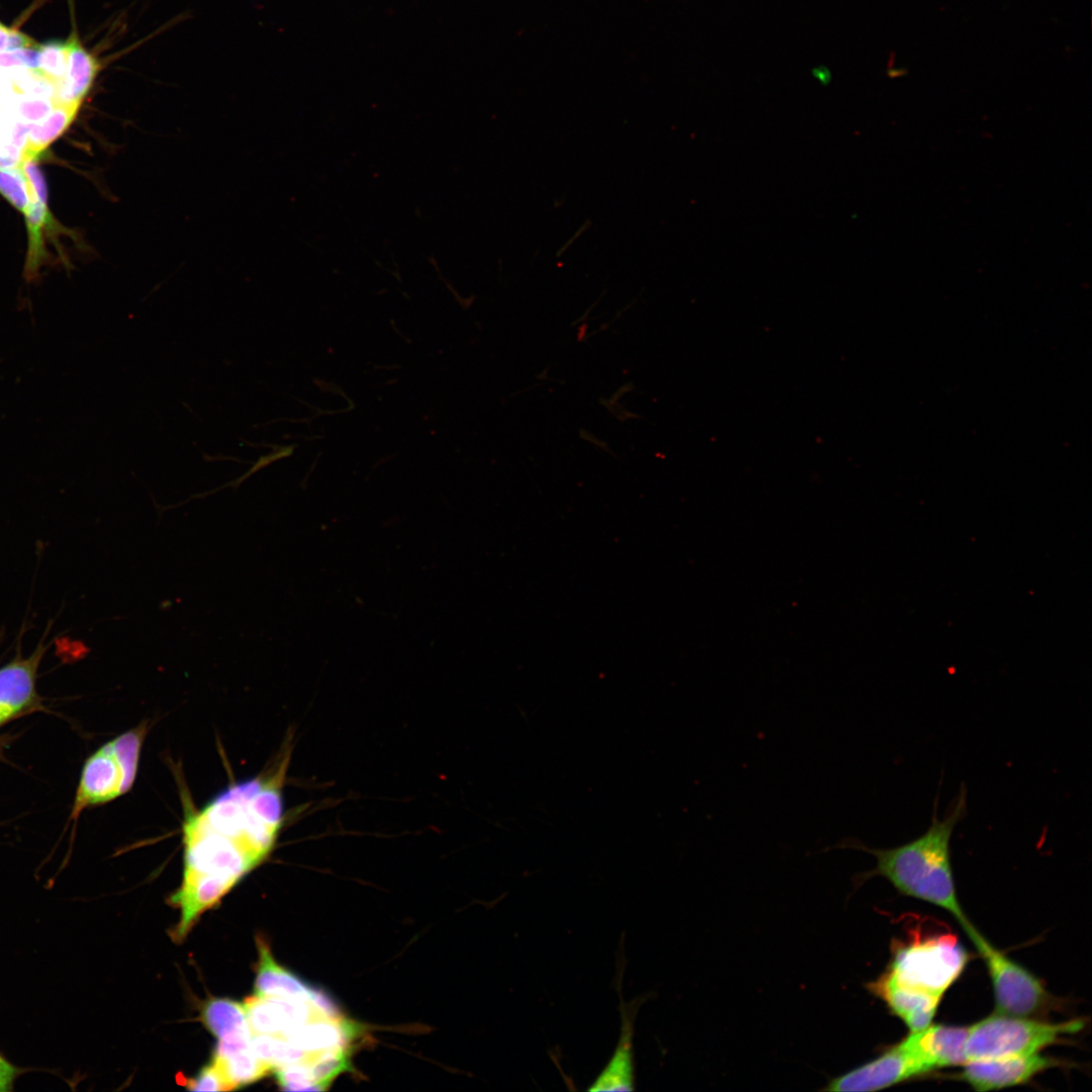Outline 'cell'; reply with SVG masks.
I'll return each instance as SVG.
<instances>
[{
  "label": "cell",
  "instance_id": "8",
  "mask_svg": "<svg viewBox=\"0 0 1092 1092\" xmlns=\"http://www.w3.org/2000/svg\"><path fill=\"white\" fill-rule=\"evenodd\" d=\"M1060 1063L1038 1053L997 1059L973 1060L964 1064L959 1078L977 1091L998 1090L1028 1082Z\"/></svg>",
  "mask_w": 1092,
  "mask_h": 1092
},
{
  "label": "cell",
  "instance_id": "13",
  "mask_svg": "<svg viewBox=\"0 0 1092 1092\" xmlns=\"http://www.w3.org/2000/svg\"><path fill=\"white\" fill-rule=\"evenodd\" d=\"M22 168L36 188V197L24 213L28 232V252L25 263V277L33 279L43 257L42 231L50 222L48 192L44 178L34 160L26 161Z\"/></svg>",
  "mask_w": 1092,
  "mask_h": 1092
},
{
  "label": "cell",
  "instance_id": "10",
  "mask_svg": "<svg viewBox=\"0 0 1092 1092\" xmlns=\"http://www.w3.org/2000/svg\"><path fill=\"white\" fill-rule=\"evenodd\" d=\"M867 989L903 1020L911 1032L921 1030L931 1023L941 999L939 996L901 985L885 972L869 982Z\"/></svg>",
  "mask_w": 1092,
  "mask_h": 1092
},
{
  "label": "cell",
  "instance_id": "5",
  "mask_svg": "<svg viewBox=\"0 0 1092 1092\" xmlns=\"http://www.w3.org/2000/svg\"><path fill=\"white\" fill-rule=\"evenodd\" d=\"M146 732V725L128 730L87 759L76 796L75 815L88 806L106 803L130 790Z\"/></svg>",
  "mask_w": 1092,
  "mask_h": 1092
},
{
  "label": "cell",
  "instance_id": "19",
  "mask_svg": "<svg viewBox=\"0 0 1092 1092\" xmlns=\"http://www.w3.org/2000/svg\"><path fill=\"white\" fill-rule=\"evenodd\" d=\"M68 57V39L66 41L54 40L38 44V68L35 72L55 85L58 96L65 80Z\"/></svg>",
  "mask_w": 1092,
  "mask_h": 1092
},
{
  "label": "cell",
  "instance_id": "4",
  "mask_svg": "<svg viewBox=\"0 0 1092 1092\" xmlns=\"http://www.w3.org/2000/svg\"><path fill=\"white\" fill-rule=\"evenodd\" d=\"M967 962L966 950L953 936L936 935L894 945L885 973L901 985L942 997Z\"/></svg>",
  "mask_w": 1092,
  "mask_h": 1092
},
{
  "label": "cell",
  "instance_id": "1",
  "mask_svg": "<svg viewBox=\"0 0 1092 1092\" xmlns=\"http://www.w3.org/2000/svg\"><path fill=\"white\" fill-rule=\"evenodd\" d=\"M289 752L267 774L224 789L183 824V878L232 889L274 849L283 826L282 787Z\"/></svg>",
  "mask_w": 1092,
  "mask_h": 1092
},
{
  "label": "cell",
  "instance_id": "16",
  "mask_svg": "<svg viewBox=\"0 0 1092 1092\" xmlns=\"http://www.w3.org/2000/svg\"><path fill=\"white\" fill-rule=\"evenodd\" d=\"M259 962L255 982L256 995L285 996L301 991L307 984L279 965L262 938H257Z\"/></svg>",
  "mask_w": 1092,
  "mask_h": 1092
},
{
  "label": "cell",
  "instance_id": "21",
  "mask_svg": "<svg viewBox=\"0 0 1092 1092\" xmlns=\"http://www.w3.org/2000/svg\"><path fill=\"white\" fill-rule=\"evenodd\" d=\"M30 1071L14 1065L0 1052V1092H12L17 1079Z\"/></svg>",
  "mask_w": 1092,
  "mask_h": 1092
},
{
  "label": "cell",
  "instance_id": "20",
  "mask_svg": "<svg viewBox=\"0 0 1092 1092\" xmlns=\"http://www.w3.org/2000/svg\"><path fill=\"white\" fill-rule=\"evenodd\" d=\"M187 1088L194 1091H229L230 1086L223 1076L211 1062L199 1074L187 1081Z\"/></svg>",
  "mask_w": 1092,
  "mask_h": 1092
},
{
  "label": "cell",
  "instance_id": "9",
  "mask_svg": "<svg viewBox=\"0 0 1092 1092\" xmlns=\"http://www.w3.org/2000/svg\"><path fill=\"white\" fill-rule=\"evenodd\" d=\"M51 644L41 639L33 652L23 656L20 644L15 656L0 667V724L36 704V676Z\"/></svg>",
  "mask_w": 1092,
  "mask_h": 1092
},
{
  "label": "cell",
  "instance_id": "23",
  "mask_svg": "<svg viewBox=\"0 0 1092 1092\" xmlns=\"http://www.w3.org/2000/svg\"><path fill=\"white\" fill-rule=\"evenodd\" d=\"M812 75L823 85L826 86L831 80L830 71L824 67H816L812 71Z\"/></svg>",
  "mask_w": 1092,
  "mask_h": 1092
},
{
  "label": "cell",
  "instance_id": "17",
  "mask_svg": "<svg viewBox=\"0 0 1092 1092\" xmlns=\"http://www.w3.org/2000/svg\"><path fill=\"white\" fill-rule=\"evenodd\" d=\"M212 1063L231 1090L254 1083L272 1072L251 1045L225 1054H214Z\"/></svg>",
  "mask_w": 1092,
  "mask_h": 1092
},
{
  "label": "cell",
  "instance_id": "15",
  "mask_svg": "<svg viewBox=\"0 0 1092 1092\" xmlns=\"http://www.w3.org/2000/svg\"><path fill=\"white\" fill-rule=\"evenodd\" d=\"M202 1021L218 1038V1041L252 1039L243 1004L225 998L206 1002L202 1009Z\"/></svg>",
  "mask_w": 1092,
  "mask_h": 1092
},
{
  "label": "cell",
  "instance_id": "2",
  "mask_svg": "<svg viewBox=\"0 0 1092 1092\" xmlns=\"http://www.w3.org/2000/svg\"><path fill=\"white\" fill-rule=\"evenodd\" d=\"M968 791L962 785L942 817L936 815V803L931 823L920 836L906 843L887 848L869 846L856 837H844L821 852L833 849H854L876 858L874 869L853 876L856 889L875 877L886 879L902 895L916 898L948 911L965 929L972 923L959 902L951 867L950 841L954 829L967 816Z\"/></svg>",
  "mask_w": 1092,
  "mask_h": 1092
},
{
  "label": "cell",
  "instance_id": "14",
  "mask_svg": "<svg viewBox=\"0 0 1092 1092\" xmlns=\"http://www.w3.org/2000/svg\"><path fill=\"white\" fill-rule=\"evenodd\" d=\"M68 65L59 98L63 103L81 105L98 76L100 63L80 42L76 34L68 38Z\"/></svg>",
  "mask_w": 1092,
  "mask_h": 1092
},
{
  "label": "cell",
  "instance_id": "18",
  "mask_svg": "<svg viewBox=\"0 0 1092 1092\" xmlns=\"http://www.w3.org/2000/svg\"><path fill=\"white\" fill-rule=\"evenodd\" d=\"M0 193L24 214L36 197V188L20 165L0 168Z\"/></svg>",
  "mask_w": 1092,
  "mask_h": 1092
},
{
  "label": "cell",
  "instance_id": "11",
  "mask_svg": "<svg viewBox=\"0 0 1092 1092\" xmlns=\"http://www.w3.org/2000/svg\"><path fill=\"white\" fill-rule=\"evenodd\" d=\"M969 1027L928 1025L911 1032L903 1043L915 1054L930 1071L962 1066L968 1062L965 1046Z\"/></svg>",
  "mask_w": 1092,
  "mask_h": 1092
},
{
  "label": "cell",
  "instance_id": "3",
  "mask_svg": "<svg viewBox=\"0 0 1092 1092\" xmlns=\"http://www.w3.org/2000/svg\"><path fill=\"white\" fill-rule=\"evenodd\" d=\"M1083 1027L1082 1019L1051 1023L995 1013L969 1026L965 1052L968 1061L1031 1055Z\"/></svg>",
  "mask_w": 1092,
  "mask_h": 1092
},
{
  "label": "cell",
  "instance_id": "6",
  "mask_svg": "<svg viewBox=\"0 0 1092 1092\" xmlns=\"http://www.w3.org/2000/svg\"><path fill=\"white\" fill-rule=\"evenodd\" d=\"M966 933L988 969L996 1013L1027 1017L1042 1012L1050 1005L1051 996L1036 977L995 948L974 926Z\"/></svg>",
  "mask_w": 1092,
  "mask_h": 1092
},
{
  "label": "cell",
  "instance_id": "12",
  "mask_svg": "<svg viewBox=\"0 0 1092 1092\" xmlns=\"http://www.w3.org/2000/svg\"><path fill=\"white\" fill-rule=\"evenodd\" d=\"M630 1004L626 1010L621 1003L622 1028L618 1045L609 1064L588 1087L590 1091H630L634 1089L633 1021L637 1007Z\"/></svg>",
  "mask_w": 1092,
  "mask_h": 1092
},
{
  "label": "cell",
  "instance_id": "22",
  "mask_svg": "<svg viewBox=\"0 0 1092 1092\" xmlns=\"http://www.w3.org/2000/svg\"><path fill=\"white\" fill-rule=\"evenodd\" d=\"M34 46L36 43L29 36L0 22V52Z\"/></svg>",
  "mask_w": 1092,
  "mask_h": 1092
},
{
  "label": "cell",
  "instance_id": "7",
  "mask_svg": "<svg viewBox=\"0 0 1092 1092\" xmlns=\"http://www.w3.org/2000/svg\"><path fill=\"white\" fill-rule=\"evenodd\" d=\"M929 1071V1068L901 1041L884 1051L876 1059L831 1078L821 1090L827 1092L878 1091Z\"/></svg>",
  "mask_w": 1092,
  "mask_h": 1092
}]
</instances>
